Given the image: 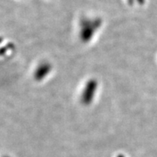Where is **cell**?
<instances>
[{
	"mask_svg": "<svg viewBox=\"0 0 157 157\" xmlns=\"http://www.w3.org/2000/svg\"><path fill=\"white\" fill-rule=\"evenodd\" d=\"M50 69H51V67H50L48 64H44L43 66L39 67L37 71H36L35 76H36L38 79H42L44 77H45L44 75L48 74V72L50 71Z\"/></svg>",
	"mask_w": 157,
	"mask_h": 157,
	"instance_id": "2",
	"label": "cell"
},
{
	"mask_svg": "<svg viewBox=\"0 0 157 157\" xmlns=\"http://www.w3.org/2000/svg\"><path fill=\"white\" fill-rule=\"evenodd\" d=\"M96 87H97V83L95 81L91 80L90 82H88L87 87L83 91V96H82V100H83V103L87 104L91 102L92 98L94 97L95 91H96Z\"/></svg>",
	"mask_w": 157,
	"mask_h": 157,
	"instance_id": "1",
	"label": "cell"
}]
</instances>
